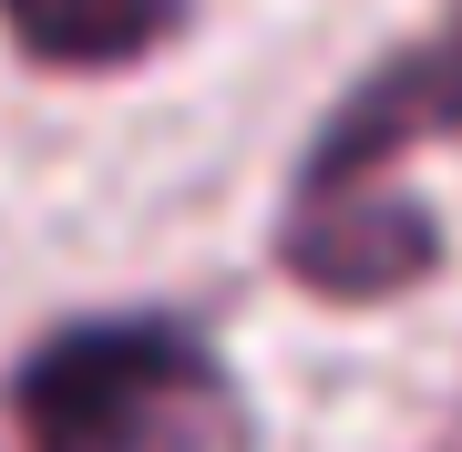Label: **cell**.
<instances>
[{"label":"cell","mask_w":462,"mask_h":452,"mask_svg":"<svg viewBox=\"0 0 462 452\" xmlns=\"http://www.w3.org/2000/svg\"><path fill=\"white\" fill-rule=\"evenodd\" d=\"M11 452H257L226 360L175 318H83L0 391Z\"/></svg>","instance_id":"cell-1"},{"label":"cell","mask_w":462,"mask_h":452,"mask_svg":"<svg viewBox=\"0 0 462 452\" xmlns=\"http://www.w3.org/2000/svg\"><path fill=\"white\" fill-rule=\"evenodd\" d=\"M411 144H462V21L452 32L411 42L401 62H380L360 93L319 124V154L298 175V196H339V185H370L391 154Z\"/></svg>","instance_id":"cell-2"},{"label":"cell","mask_w":462,"mask_h":452,"mask_svg":"<svg viewBox=\"0 0 462 452\" xmlns=\"http://www.w3.org/2000/svg\"><path fill=\"white\" fill-rule=\"evenodd\" d=\"M442 268V236L411 196H370V185H339V196H298L288 217V278L319 288L339 309H370V299H401Z\"/></svg>","instance_id":"cell-3"},{"label":"cell","mask_w":462,"mask_h":452,"mask_svg":"<svg viewBox=\"0 0 462 452\" xmlns=\"http://www.w3.org/2000/svg\"><path fill=\"white\" fill-rule=\"evenodd\" d=\"M185 0H0V32L42 72H124L154 42H175Z\"/></svg>","instance_id":"cell-4"}]
</instances>
